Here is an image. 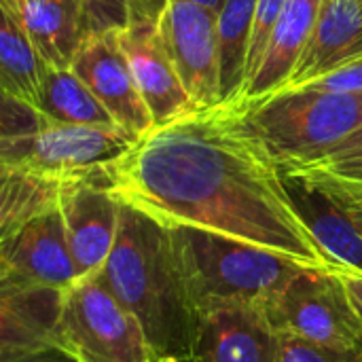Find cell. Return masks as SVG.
I'll return each instance as SVG.
<instances>
[{
	"mask_svg": "<svg viewBox=\"0 0 362 362\" xmlns=\"http://www.w3.org/2000/svg\"><path fill=\"white\" fill-rule=\"evenodd\" d=\"M106 174L121 202L163 225L223 233L335 272L297 214L242 95L153 127Z\"/></svg>",
	"mask_w": 362,
	"mask_h": 362,
	"instance_id": "obj_1",
	"label": "cell"
},
{
	"mask_svg": "<svg viewBox=\"0 0 362 362\" xmlns=\"http://www.w3.org/2000/svg\"><path fill=\"white\" fill-rule=\"evenodd\" d=\"M98 280L140 322L155 361L191 362L199 314L168 225L121 202L117 240Z\"/></svg>",
	"mask_w": 362,
	"mask_h": 362,
	"instance_id": "obj_2",
	"label": "cell"
},
{
	"mask_svg": "<svg viewBox=\"0 0 362 362\" xmlns=\"http://www.w3.org/2000/svg\"><path fill=\"white\" fill-rule=\"evenodd\" d=\"M178 267L197 310L223 303L265 305L305 265L274 250L185 225H168Z\"/></svg>",
	"mask_w": 362,
	"mask_h": 362,
	"instance_id": "obj_3",
	"label": "cell"
},
{
	"mask_svg": "<svg viewBox=\"0 0 362 362\" xmlns=\"http://www.w3.org/2000/svg\"><path fill=\"white\" fill-rule=\"evenodd\" d=\"M248 102L250 121L278 163L322 161L362 125V93L295 87Z\"/></svg>",
	"mask_w": 362,
	"mask_h": 362,
	"instance_id": "obj_4",
	"label": "cell"
},
{
	"mask_svg": "<svg viewBox=\"0 0 362 362\" xmlns=\"http://www.w3.org/2000/svg\"><path fill=\"white\" fill-rule=\"evenodd\" d=\"M57 348L76 362H155L140 322L98 278L64 293Z\"/></svg>",
	"mask_w": 362,
	"mask_h": 362,
	"instance_id": "obj_5",
	"label": "cell"
},
{
	"mask_svg": "<svg viewBox=\"0 0 362 362\" xmlns=\"http://www.w3.org/2000/svg\"><path fill=\"white\" fill-rule=\"evenodd\" d=\"M263 308L282 335L362 352V325L337 272L303 267Z\"/></svg>",
	"mask_w": 362,
	"mask_h": 362,
	"instance_id": "obj_6",
	"label": "cell"
},
{
	"mask_svg": "<svg viewBox=\"0 0 362 362\" xmlns=\"http://www.w3.org/2000/svg\"><path fill=\"white\" fill-rule=\"evenodd\" d=\"M115 125H70L49 121L36 136L0 140V168L74 180L106 172L136 142Z\"/></svg>",
	"mask_w": 362,
	"mask_h": 362,
	"instance_id": "obj_7",
	"label": "cell"
},
{
	"mask_svg": "<svg viewBox=\"0 0 362 362\" xmlns=\"http://www.w3.org/2000/svg\"><path fill=\"white\" fill-rule=\"evenodd\" d=\"M282 185L335 272L362 274V197L316 165L278 163Z\"/></svg>",
	"mask_w": 362,
	"mask_h": 362,
	"instance_id": "obj_8",
	"label": "cell"
},
{
	"mask_svg": "<svg viewBox=\"0 0 362 362\" xmlns=\"http://www.w3.org/2000/svg\"><path fill=\"white\" fill-rule=\"evenodd\" d=\"M157 25L178 76L197 108L221 104L218 13L191 0H170Z\"/></svg>",
	"mask_w": 362,
	"mask_h": 362,
	"instance_id": "obj_9",
	"label": "cell"
},
{
	"mask_svg": "<svg viewBox=\"0 0 362 362\" xmlns=\"http://www.w3.org/2000/svg\"><path fill=\"white\" fill-rule=\"evenodd\" d=\"M78 282L59 206L0 233V284L68 291Z\"/></svg>",
	"mask_w": 362,
	"mask_h": 362,
	"instance_id": "obj_10",
	"label": "cell"
},
{
	"mask_svg": "<svg viewBox=\"0 0 362 362\" xmlns=\"http://www.w3.org/2000/svg\"><path fill=\"white\" fill-rule=\"evenodd\" d=\"M59 210L78 280L98 278L112 252L121 214V202L110 189L108 174L68 180L62 189Z\"/></svg>",
	"mask_w": 362,
	"mask_h": 362,
	"instance_id": "obj_11",
	"label": "cell"
},
{
	"mask_svg": "<svg viewBox=\"0 0 362 362\" xmlns=\"http://www.w3.org/2000/svg\"><path fill=\"white\" fill-rule=\"evenodd\" d=\"M280 339L263 305H214L197 316L191 362H278Z\"/></svg>",
	"mask_w": 362,
	"mask_h": 362,
	"instance_id": "obj_12",
	"label": "cell"
},
{
	"mask_svg": "<svg viewBox=\"0 0 362 362\" xmlns=\"http://www.w3.org/2000/svg\"><path fill=\"white\" fill-rule=\"evenodd\" d=\"M117 38L136 87L153 115L155 127L168 125L197 110V104L178 76L157 21L132 19L127 28L117 32Z\"/></svg>",
	"mask_w": 362,
	"mask_h": 362,
	"instance_id": "obj_13",
	"label": "cell"
},
{
	"mask_svg": "<svg viewBox=\"0 0 362 362\" xmlns=\"http://www.w3.org/2000/svg\"><path fill=\"white\" fill-rule=\"evenodd\" d=\"M117 32L91 34L74 57L72 70L106 106L115 123L140 138L155 127V121L136 87Z\"/></svg>",
	"mask_w": 362,
	"mask_h": 362,
	"instance_id": "obj_14",
	"label": "cell"
},
{
	"mask_svg": "<svg viewBox=\"0 0 362 362\" xmlns=\"http://www.w3.org/2000/svg\"><path fill=\"white\" fill-rule=\"evenodd\" d=\"M362 57V0H322L310 40L284 89L308 85Z\"/></svg>",
	"mask_w": 362,
	"mask_h": 362,
	"instance_id": "obj_15",
	"label": "cell"
},
{
	"mask_svg": "<svg viewBox=\"0 0 362 362\" xmlns=\"http://www.w3.org/2000/svg\"><path fill=\"white\" fill-rule=\"evenodd\" d=\"M64 293L49 286L0 284V356L57 348Z\"/></svg>",
	"mask_w": 362,
	"mask_h": 362,
	"instance_id": "obj_16",
	"label": "cell"
},
{
	"mask_svg": "<svg viewBox=\"0 0 362 362\" xmlns=\"http://www.w3.org/2000/svg\"><path fill=\"white\" fill-rule=\"evenodd\" d=\"M21 21L36 51L51 68H72L91 25L81 0H0Z\"/></svg>",
	"mask_w": 362,
	"mask_h": 362,
	"instance_id": "obj_17",
	"label": "cell"
},
{
	"mask_svg": "<svg viewBox=\"0 0 362 362\" xmlns=\"http://www.w3.org/2000/svg\"><path fill=\"white\" fill-rule=\"evenodd\" d=\"M320 4L322 0H288L255 74L242 91V98L261 100L282 91L288 85L310 40Z\"/></svg>",
	"mask_w": 362,
	"mask_h": 362,
	"instance_id": "obj_18",
	"label": "cell"
},
{
	"mask_svg": "<svg viewBox=\"0 0 362 362\" xmlns=\"http://www.w3.org/2000/svg\"><path fill=\"white\" fill-rule=\"evenodd\" d=\"M49 64L36 51L15 13L0 2V87L36 106Z\"/></svg>",
	"mask_w": 362,
	"mask_h": 362,
	"instance_id": "obj_19",
	"label": "cell"
},
{
	"mask_svg": "<svg viewBox=\"0 0 362 362\" xmlns=\"http://www.w3.org/2000/svg\"><path fill=\"white\" fill-rule=\"evenodd\" d=\"M51 121L70 125H108L115 127L112 115L85 85L72 68H51L42 76L36 102Z\"/></svg>",
	"mask_w": 362,
	"mask_h": 362,
	"instance_id": "obj_20",
	"label": "cell"
},
{
	"mask_svg": "<svg viewBox=\"0 0 362 362\" xmlns=\"http://www.w3.org/2000/svg\"><path fill=\"white\" fill-rule=\"evenodd\" d=\"M259 0H225L218 11L221 91L223 102L242 95L246 85V59Z\"/></svg>",
	"mask_w": 362,
	"mask_h": 362,
	"instance_id": "obj_21",
	"label": "cell"
},
{
	"mask_svg": "<svg viewBox=\"0 0 362 362\" xmlns=\"http://www.w3.org/2000/svg\"><path fill=\"white\" fill-rule=\"evenodd\" d=\"M0 233L59 206L62 189L68 180L53 176L0 168Z\"/></svg>",
	"mask_w": 362,
	"mask_h": 362,
	"instance_id": "obj_22",
	"label": "cell"
},
{
	"mask_svg": "<svg viewBox=\"0 0 362 362\" xmlns=\"http://www.w3.org/2000/svg\"><path fill=\"white\" fill-rule=\"evenodd\" d=\"M51 119L30 102H23L15 95L2 93V112H0V140L30 138L36 136Z\"/></svg>",
	"mask_w": 362,
	"mask_h": 362,
	"instance_id": "obj_23",
	"label": "cell"
},
{
	"mask_svg": "<svg viewBox=\"0 0 362 362\" xmlns=\"http://www.w3.org/2000/svg\"><path fill=\"white\" fill-rule=\"evenodd\" d=\"M286 4H288V0H259L257 13H255V25H252V34H250L248 59H246V83L255 74V70L263 57V51L272 38V32H274L278 19L282 17Z\"/></svg>",
	"mask_w": 362,
	"mask_h": 362,
	"instance_id": "obj_24",
	"label": "cell"
},
{
	"mask_svg": "<svg viewBox=\"0 0 362 362\" xmlns=\"http://www.w3.org/2000/svg\"><path fill=\"white\" fill-rule=\"evenodd\" d=\"M278 362H362V352L335 350L293 335H282Z\"/></svg>",
	"mask_w": 362,
	"mask_h": 362,
	"instance_id": "obj_25",
	"label": "cell"
},
{
	"mask_svg": "<svg viewBox=\"0 0 362 362\" xmlns=\"http://www.w3.org/2000/svg\"><path fill=\"white\" fill-rule=\"evenodd\" d=\"M91 34L117 32L132 23L129 0H81Z\"/></svg>",
	"mask_w": 362,
	"mask_h": 362,
	"instance_id": "obj_26",
	"label": "cell"
},
{
	"mask_svg": "<svg viewBox=\"0 0 362 362\" xmlns=\"http://www.w3.org/2000/svg\"><path fill=\"white\" fill-rule=\"evenodd\" d=\"M301 87L320 89V91H335V93H362V57L325 74V76H318V78H314Z\"/></svg>",
	"mask_w": 362,
	"mask_h": 362,
	"instance_id": "obj_27",
	"label": "cell"
},
{
	"mask_svg": "<svg viewBox=\"0 0 362 362\" xmlns=\"http://www.w3.org/2000/svg\"><path fill=\"white\" fill-rule=\"evenodd\" d=\"M297 165H316L331 176H335L341 185L348 189L362 193V155L348 157V159H335V161H318V163H297Z\"/></svg>",
	"mask_w": 362,
	"mask_h": 362,
	"instance_id": "obj_28",
	"label": "cell"
},
{
	"mask_svg": "<svg viewBox=\"0 0 362 362\" xmlns=\"http://www.w3.org/2000/svg\"><path fill=\"white\" fill-rule=\"evenodd\" d=\"M0 362H76L72 356H68L64 350L51 346V348H40V350H30V352H19V354H6L0 356Z\"/></svg>",
	"mask_w": 362,
	"mask_h": 362,
	"instance_id": "obj_29",
	"label": "cell"
},
{
	"mask_svg": "<svg viewBox=\"0 0 362 362\" xmlns=\"http://www.w3.org/2000/svg\"><path fill=\"white\" fill-rule=\"evenodd\" d=\"M168 4H170V0H129L132 19L159 21V17H161V13L165 11Z\"/></svg>",
	"mask_w": 362,
	"mask_h": 362,
	"instance_id": "obj_30",
	"label": "cell"
},
{
	"mask_svg": "<svg viewBox=\"0 0 362 362\" xmlns=\"http://www.w3.org/2000/svg\"><path fill=\"white\" fill-rule=\"evenodd\" d=\"M344 286H346V293L354 305V312L358 316L362 325V274H356V272H337Z\"/></svg>",
	"mask_w": 362,
	"mask_h": 362,
	"instance_id": "obj_31",
	"label": "cell"
},
{
	"mask_svg": "<svg viewBox=\"0 0 362 362\" xmlns=\"http://www.w3.org/2000/svg\"><path fill=\"white\" fill-rule=\"evenodd\" d=\"M356 155H362V125L352 134L348 136L327 159L322 161H335V159H348V157H356ZM318 163V161H316Z\"/></svg>",
	"mask_w": 362,
	"mask_h": 362,
	"instance_id": "obj_32",
	"label": "cell"
},
{
	"mask_svg": "<svg viewBox=\"0 0 362 362\" xmlns=\"http://www.w3.org/2000/svg\"><path fill=\"white\" fill-rule=\"evenodd\" d=\"M191 2H197V4H202V6H208V8H212V11L218 13L225 0H191Z\"/></svg>",
	"mask_w": 362,
	"mask_h": 362,
	"instance_id": "obj_33",
	"label": "cell"
},
{
	"mask_svg": "<svg viewBox=\"0 0 362 362\" xmlns=\"http://www.w3.org/2000/svg\"><path fill=\"white\" fill-rule=\"evenodd\" d=\"M333 178H335V176H333ZM344 187H346V185H344ZM346 189H348V187H346ZM350 191H352V189H350ZM352 193H356V191H352ZM356 195H361L362 197V193H356Z\"/></svg>",
	"mask_w": 362,
	"mask_h": 362,
	"instance_id": "obj_34",
	"label": "cell"
},
{
	"mask_svg": "<svg viewBox=\"0 0 362 362\" xmlns=\"http://www.w3.org/2000/svg\"><path fill=\"white\" fill-rule=\"evenodd\" d=\"M155 362H161V361H155Z\"/></svg>",
	"mask_w": 362,
	"mask_h": 362,
	"instance_id": "obj_35",
	"label": "cell"
},
{
	"mask_svg": "<svg viewBox=\"0 0 362 362\" xmlns=\"http://www.w3.org/2000/svg\"><path fill=\"white\" fill-rule=\"evenodd\" d=\"M15 2H17V0H15Z\"/></svg>",
	"mask_w": 362,
	"mask_h": 362,
	"instance_id": "obj_36",
	"label": "cell"
}]
</instances>
